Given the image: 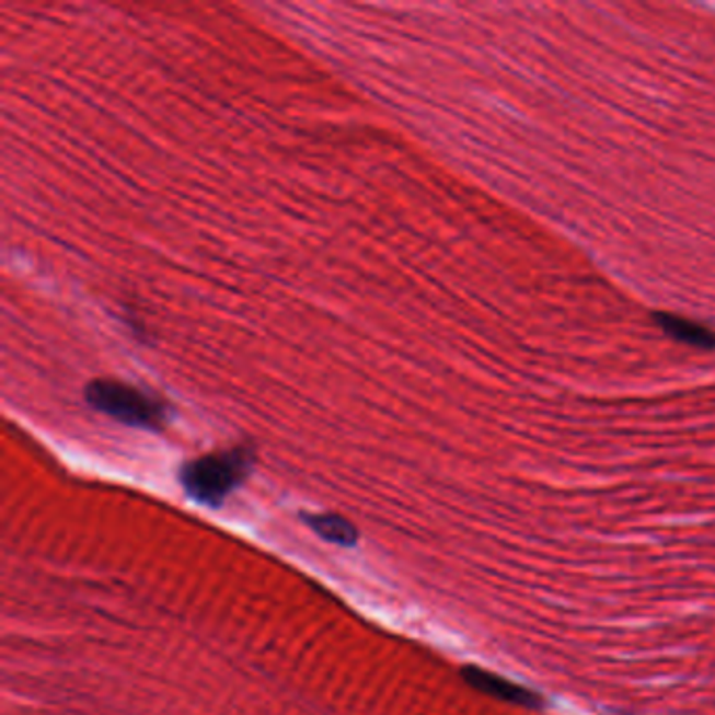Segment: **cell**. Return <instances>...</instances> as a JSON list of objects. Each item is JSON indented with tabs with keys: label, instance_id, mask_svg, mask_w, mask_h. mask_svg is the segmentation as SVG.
Instances as JSON below:
<instances>
[{
	"label": "cell",
	"instance_id": "obj_1",
	"mask_svg": "<svg viewBox=\"0 0 715 715\" xmlns=\"http://www.w3.org/2000/svg\"><path fill=\"white\" fill-rule=\"evenodd\" d=\"M254 469V451L233 447L192 460L181 470V485L192 499L206 506H221Z\"/></svg>",
	"mask_w": 715,
	"mask_h": 715
},
{
	"label": "cell",
	"instance_id": "obj_2",
	"mask_svg": "<svg viewBox=\"0 0 715 715\" xmlns=\"http://www.w3.org/2000/svg\"><path fill=\"white\" fill-rule=\"evenodd\" d=\"M84 396L100 414L143 430H160L173 416L171 405L164 399L126 382L95 380L87 387Z\"/></svg>",
	"mask_w": 715,
	"mask_h": 715
},
{
	"label": "cell",
	"instance_id": "obj_3",
	"mask_svg": "<svg viewBox=\"0 0 715 715\" xmlns=\"http://www.w3.org/2000/svg\"><path fill=\"white\" fill-rule=\"evenodd\" d=\"M462 678H464V682L469 684L470 689H474L481 694H487L495 701L515 705V707L540 712V710H545V705H547L542 692L533 691V689H529L524 684H518L515 680H508V678L494 673L489 669H483V667H464Z\"/></svg>",
	"mask_w": 715,
	"mask_h": 715
},
{
	"label": "cell",
	"instance_id": "obj_4",
	"mask_svg": "<svg viewBox=\"0 0 715 715\" xmlns=\"http://www.w3.org/2000/svg\"><path fill=\"white\" fill-rule=\"evenodd\" d=\"M655 323L666 332L669 338L682 345L696 346L703 350H715V330L671 313H657Z\"/></svg>",
	"mask_w": 715,
	"mask_h": 715
},
{
	"label": "cell",
	"instance_id": "obj_5",
	"mask_svg": "<svg viewBox=\"0 0 715 715\" xmlns=\"http://www.w3.org/2000/svg\"><path fill=\"white\" fill-rule=\"evenodd\" d=\"M304 522L325 542L353 547L359 540L355 524H350L346 518L338 515H304Z\"/></svg>",
	"mask_w": 715,
	"mask_h": 715
}]
</instances>
